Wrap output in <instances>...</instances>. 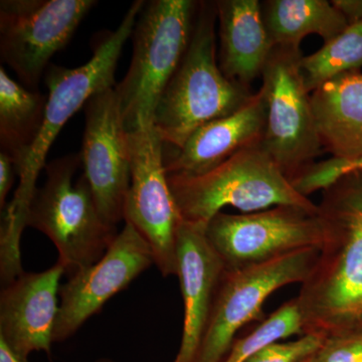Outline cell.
I'll list each match as a JSON object with an SVG mask.
<instances>
[{"mask_svg": "<svg viewBox=\"0 0 362 362\" xmlns=\"http://www.w3.org/2000/svg\"><path fill=\"white\" fill-rule=\"evenodd\" d=\"M323 240L296 298L303 335L362 331V173L342 176L318 204Z\"/></svg>", "mask_w": 362, "mask_h": 362, "instance_id": "6da1fadb", "label": "cell"}, {"mask_svg": "<svg viewBox=\"0 0 362 362\" xmlns=\"http://www.w3.org/2000/svg\"><path fill=\"white\" fill-rule=\"evenodd\" d=\"M145 2L136 0L115 30H106L98 37L93 47V57L85 65L69 69L51 64L45 71L47 100L45 122L25 165L18 173L20 183L13 202L4 209V225L9 232L21 235L25 230L28 207L37 188V178L45 168L49 148L64 126L84 108L90 98L116 87L119 59L124 45L132 37Z\"/></svg>", "mask_w": 362, "mask_h": 362, "instance_id": "7a4b0ae2", "label": "cell"}, {"mask_svg": "<svg viewBox=\"0 0 362 362\" xmlns=\"http://www.w3.org/2000/svg\"><path fill=\"white\" fill-rule=\"evenodd\" d=\"M216 21V1H199L192 40L154 113V127L168 148H180L195 130L232 115L255 95L221 71Z\"/></svg>", "mask_w": 362, "mask_h": 362, "instance_id": "3957f363", "label": "cell"}, {"mask_svg": "<svg viewBox=\"0 0 362 362\" xmlns=\"http://www.w3.org/2000/svg\"><path fill=\"white\" fill-rule=\"evenodd\" d=\"M197 7L194 0L145 2L131 37L129 70L115 87L128 133L153 124L159 100L192 40Z\"/></svg>", "mask_w": 362, "mask_h": 362, "instance_id": "277c9868", "label": "cell"}, {"mask_svg": "<svg viewBox=\"0 0 362 362\" xmlns=\"http://www.w3.org/2000/svg\"><path fill=\"white\" fill-rule=\"evenodd\" d=\"M168 180L181 218L192 225L206 226L225 206L245 214L278 206L318 211V204L293 187L261 141L206 173L168 175Z\"/></svg>", "mask_w": 362, "mask_h": 362, "instance_id": "5b68a950", "label": "cell"}, {"mask_svg": "<svg viewBox=\"0 0 362 362\" xmlns=\"http://www.w3.org/2000/svg\"><path fill=\"white\" fill-rule=\"evenodd\" d=\"M81 165L80 153L45 164L47 180L35 190L26 214V226L54 243L69 277L103 258L118 233L100 214L84 173L76 176Z\"/></svg>", "mask_w": 362, "mask_h": 362, "instance_id": "8992f818", "label": "cell"}, {"mask_svg": "<svg viewBox=\"0 0 362 362\" xmlns=\"http://www.w3.org/2000/svg\"><path fill=\"white\" fill-rule=\"evenodd\" d=\"M302 58L300 47L274 45L259 88L267 105L262 146L289 180L324 153L300 69Z\"/></svg>", "mask_w": 362, "mask_h": 362, "instance_id": "52a82bcc", "label": "cell"}, {"mask_svg": "<svg viewBox=\"0 0 362 362\" xmlns=\"http://www.w3.org/2000/svg\"><path fill=\"white\" fill-rule=\"evenodd\" d=\"M319 247H307L285 256L239 269H226L194 362H223L246 324L262 315L266 300L284 286L304 282Z\"/></svg>", "mask_w": 362, "mask_h": 362, "instance_id": "ba28073f", "label": "cell"}, {"mask_svg": "<svg viewBox=\"0 0 362 362\" xmlns=\"http://www.w3.org/2000/svg\"><path fill=\"white\" fill-rule=\"evenodd\" d=\"M95 0H1L0 58L21 84L37 90L49 62L68 45Z\"/></svg>", "mask_w": 362, "mask_h": 362, "instance_id": "9c48e42d", "label": "cell"}, {"mask_svg": "<svg viewBox=\"0 0 362 362\" xmlns=\"http://www.w3.org/2000/svg\"><path fill=\"white\" fill-rule=\"evenodd\" d=\"M129 190L124 221L146 240L163 277L177 276V240L183 221L164 168V142L153 124L128 133Z\"/></svg>", "mask_w": 362, "mask_h": 362, "instance_id": "30bf717a", "label": "cell"}, {"mask_svg": "<svg viewBox=\"0 0 362 362\" xmlns=\"http://www.w3.org/2000/svg\"><path fill=\"white\" fill-rule=\"evenodd\" d=\"M206 237L226 269L265 263L290 252L320 247L318 211L278 206L259 213H218L206 223Z\"/></svg>", "mask_w": 362, "mask_h": 362, "instance_id": "8fae6325", "label": "cell"}, {"mask_svg": "<svg viewBox=\"0 0 362 362\" xmlns=\"http://www.w3.org/2000/svg\"><path fill=\"white\" fill-rule=\"evenodd\" d=\"M83 109L85 130L80 154L84 175L100 214L108 225L116 228L124 220L131 157L128 132L115 88L95 95Z\"/></svg>", "mask_w": 362, "mask_h": 362, "instance_id": "7c38bea8", "label": "cell"}, {"mask_svg": "<svg viewBox=\"0 0 362 362\" xmlns=\"http://www.w3.org/2000/svg\"><path fill=\"white\" fill-rule=\"evenodd\" d=\"M153 264L156 265L151 247L132 226L126 223L103 258L73 274L61 286L54 343L73 337L109 299L126 289Z\"/></svg>", "mask_w": 362, "mask_h": 362, "instance_id": "4fadbf2b", "label": "cell"}, {"mask_svg": "<svg viewBox=\"0 0 362 362\" xmlns=\"http://www.w3.org/2000/svg\"><path fill=\"white\" fill-rule=\"evenodd\" d=\"M65 268L59 263L39 273L23 272L0 293V339L18 356L51 354L58 296Z\"/></svg>", "mask_w": 362, "mask_h": 362, "instance_id": "5bb4252c", "label": "cell"}, {"mask_svg": "<svg viewBox=\"0 0 362 362\" xmlns=\"http://www.w3.org/2000/svg\"><path fill=\"white\" fill-rule=\"evenodd\" d=\"M206 226L183 221L178 233L177 277L185 303L182 337L173 362H194L225 265L206 237Z\"/></svg>", "mask_w": 362, "mask_h": 362, "instance_id": "9a60e30c", "label": "cell"}, {"mask_svg": "<svg viewBox=\"0 0 362 362\" xmlns=\"http://www.w3.org/2000/svg\"><path fill=\"white\" fill-rule=\"evenodd\" d=\"M267 105L261 90L232 115L202 126L180 148L164 145L168 175H199L216 168L240 150L261 141Z\"/></svg>", "mask_w": 362, "mask_h": 362, "instance_id": "2e32d148", "label": "cell"}, {"mask_svg": "<svg viewBox=\"0 0 362 362\" xmlns=\"http://www.w3.org/2000/svg\"><path fill=\"white\" fill-rule=\"evenodd\" d=\"M218 65L228 80L250 88L261 77L274 45L259 0H218Z\"/></svg>", "mask_w": 362, "mask_h": 362, "instance_id": "e0dca14e", "label": "cell"}, {"mask_svg": "<svg viewBox=\"0 0 362 362\" xmlns=\"http://www.w3.org/2000/svg\"><path fill=\"white\" fill-rule=\"evenodd\" d=\"M323 151L333 158L362 156V74L350 71L311 93Z\"/></svg>", "mask_w": 362, "mask_h": 362, "instance_id": "ac0fdd59", "label": "cell"}, {"mask_svg": "<svg viewBox=\"0 0 362 362\" xmlns=\"http://www.w3.org/2000/svg\"><path fill=\"white\" fill-rule=\"evenodd\" d=\"M47 96L9 77L0 68V145L20 173L45 122Z\"/></svg>", "mask_w": 362, "mask_h": 362, "instance_id": "d6986e66", "label": "cell"}, {"mask_svg": "<svg viewBox=\"0 0 362 362\" xmlns=\"http://www.w3.org/2000/svg\"><path fill=\"white\" fill-rule=\"evenodd\" d=\"M262 13L273 45L300 47L301 40L312 33L325 44L349 26L327 0H267L262 2Z\"/></svg>", "mask_w": 362, "mask_h": 362, "instance_id": "ffe728a7", "label": "cell"}, {"mask_svg": "<svg viewBox=\"0 0 362 362\" xmlns=\"http://www.w3.org/2000/svg\"><path fill=\"white\" fill-rule=\"evenodd\" d=\"M362 66V21L349 25L319 51L303 57L300 63L305 88L308 93L332 78Z\"/></svg>", "mask_w": 362, "mask_h": 362, "instance_id": "44dd1931", "label": "cell"}, {"mask_svg": "<svg viewBox=\"0 0 362 362\" xmlns=\"http://www.w3.org/2000/svg\"><path fill=\"white\" fill-rule=\"evenodd\" d=\"M303 335L296 298L283 304L247 337L235 339L223 362H247L259 349L292 335Z\"/></svg>", "mask_w": 362, "mask_h": 362, "instance_id": "7402d4cb", "label": "cell"}, {"mask_svg": "<svg viewBox=\"0 0 362 362\" xmlns=\"http://www.w3.org/2000/svg\"><path fill=\"white\" fill-rule=\"evenodd\" d=\"M354 171L362 173V156L354 159L330 157L304 169L293 178L291 183L300 194L308 197L318 190L329 187L342 176Z\"/></svg>", "mask_w": 362, "mask_h": 362, "instance_id": "603a6c76", "label": "cell"}, {"mask_svg": "<svg viewBox=\"0 0 362 362\" xmlns=\"http://www.w3.org/2000/svg\"><path fill=\"white\" fill-rule=\"evenodd\" d=\"M324 338L304 334L290 342H275L259 349L247 362H301L315 354Z\"/></svg>", "mask_w": 362, "mask_h": 362, "instance_id": "cb8c5ba5", "label": "cell"}, {"mask_svg": "<svg viewBox=\"0 0 362 362\" xmlns=\"http://www.w3.org/2000/svg\"><path fill=\"white\" fill-rule=\"evenodd\" d=\"M313 359L314 362H362V331L325 338Z\"/></svg>", "mask_w": 362, "mask_h": 362, "instance_id": "d4e9b609", "label": "cell"}, {"mask_svg": "<svg viewBox=\"0 0 362 362\" xmlns=\"http://www.w3.org/2000/svg\"><path fill=\"white\" fill-rule=\"evenodd\" d=\"M18 175L16 163L11 156L0 151V209H6V199Z\"/></svg>", "mask_w": 362, "mask_h": 362, "instance_id": "484cf974", "label": "cell"}, {"mask_svg": "<svg viewBox=\"0 0 362 362\" xmlns=\"http://www.w3.org/2000/svg\"><path fill=\"white\" fill-rule=\"evenodd\" d=\"M349 25L362 21V0H332Z\"/></svg>", "mask_w": 362, "mask_h": 362, "instance_id": "4316f807", "label": "cell"}, {"mask_svg": "<svg viewBox=\"0 0 362 362\" xmlns=\"http://www.w3.org/2000/svg\"><path fill=\"white\" fill-rule=\"evenodd\" d=\"M0 362H28V358L18 356V354L9 349L4 340L0 339Z\"/></svg>", "mask_w": 362, "mask_h": 362, "instance_id": "83f0119b", "label": "cell"}, {"mask_svg": "<svg viewBox=\"0 0 362 362\" xmlns=\"http://www.w3.org/2000/svg\"><path fill=\"white\" fill-rule=\"evenodd\" d=\"M301 362H314L313 354H312L311 356L307 357L306 359H304V361Z\"/></svg>", "mask_w": 362, "mask_h": 362, "instance_id": "f1b7e54d", "label": "cell"}, {"mask_svg": "<svg viewBox=\"0 0 362 362\" xmlns=\"http://www.w3.org/2000/svg\"><path fill=\"white\" fill-rule=\"evenodd\" d=\"M96 362H114V361H111V359L104 358V359H99V361H98Z\"/></svg>", "mask_w": 362, "mask_h": 362, "instance_id": "f546056e", "label": "cell"}]
</instances>
